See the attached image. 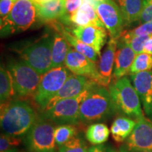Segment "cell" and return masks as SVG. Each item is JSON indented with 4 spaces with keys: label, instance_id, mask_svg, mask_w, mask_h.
I'll return each mask as SVG.
<instances>
[{
    "label": "cell",
    "instance_id": "e575fe53",
    "mask_svg": "<svg viewBox=\"0 0 152 152\" xmlns=\"http://www.w3.org/2000/svg\"><path fill=\"white\" fill-rule=\"evenodd\" d=\"M106 151H107V147L103 144H100V145H94L93 147H91L87 152H106Z\"/></svg>",
    "mask_w": 152,
    "mask_h": 152
},
{
    "label": "cell",
    "instance_id": "2e32d148",
    "mask_svg": "<svg viewBox=\"0 0 152 152\" xmlns=\"http://www.w3.org/2000/svg\"><path fill=\"white\" fill-rule=\"evenodd\" d=\"M136 55L130 46L118 39L113 72L114 80L120 79L130 74V68Z\"/></svg>",
    "mask_w": 152,
    "mask_h": 152
},
{
    "label": "cell",
    "instance_id": "f546056e",
    "mask_svg": "<svg viewBox=\"0 0 152 152\" xmlns=\"http://www.w3.org/2000/svg\"><path fill=\"white\" fill-rule=\"evenodd\" d=\"M149 37V36H135V37L121 36L119 39L130 46L136 53V54H139L144 52V45Z\"/></svg>",
    "mask_w": 152,
    "mask_h": 152
},
{
    "label": "cell",
    "instance_id": "277c9868",
    "mask_svg": "<svg viewBox=\"0 0 152 152\" xmlns=\"http://www.w3.org/2000/svg\"><path fill=\"white\" fill-rule=\"evenodd\" d=\"M7 69L12 78L15 99L33 98L42 75L21 59L9 60Z\"/></svg>",
    "mask_w": 152,
    "mask_h": 152
},
{
    "label": "cell",
    "instance_id": "7a4b0ae2",
    "mask_svg": "<svg viewBox=\"0 0 152 152\" xmlns=\"http://www.w3.org/2000/svg\"><path fill=\"white\" fill-rule=\"evenodd\" d=\"M117 113L109 89L96 84L80 106V122L83 124L104 121Z\"/></svg>",
    "mask_w": 152,
    "mask_h": 152
},
{
    "label": "cell",
    "instance_id": "d590c367",
    "mask_svg": "<svg viewBox=\"0 0 152 152\" xmlns=\"http://www.w3.org/2000/svg\"><path fill=\"white\" fill-rule=\"evenodd\" d=\"M144 52L152 54V35L149 36L144 47Z\"/></svg>",
    "mask_w": 152,
    "mask_h": 152
},
{
    "label": "cell",
    "instance_id": "8d00e7d4",
    "mask_svg": "<svg viewBox=\"0 0 152 152\" xmlns=\"http://www.w3.org/2000/svg\"><path fill=\"white\" fill-rule=\"evenodd\" d=\"M106 152H121L120 150H116L115 149H113V148H111V147H107V151Z\"/></svg>",
    "mask_w": 152,
    "mask_h": 152
},
{
    "label": "cell",
    "instance_id": "3957f363",
    "mask_svg": "<svg viewBox=\"0 0 152 152\" xmlns=\"http://www.w3.org/2000/svg\"><path fill=\"white\" fill-rule=\"evenodd\" d=\"M108 89L117 113L134 120L145 117L140 96L128 77L114 80Z\"/></svg>",
    "mask_w": 152,
    "mask_h": 152
},
{
    "label": "cell",
    "instance_id": "5b68a950",
    "mask_svg": "<svg viewBox=\"0 0 152 152\" xmlns=\"http://www.w3.org/2000/svg\"><path fill=\"white\" fill-rule=\"evenodd\" d=\"M39 19L33 0H16L8 16L1 19V36L25 31Z\"/></svg>",
    "mask_w": 152,
    "mask_h": 152
},
{
    "label": "cell",
    "instance_id": "4fadbf2b",
    "mask_svg": "<svg viewBox=\"0 0 152 152\" xmlns=\"http://www.w3.org/2000/svg\"><path fill=\"white\" fill-rule=\"evenodd\" d=\"M130 80L140 96L144 114L152 121V70L131 75Z\"/></svg>",
    "mask_w": 152,
    "mask_h": 152
},
{
    "label": "cell",
    "instance_id": "4316f807",
    "mask_svg": "<svg viewBox=\"0 0 152 152\" xmlns=\"http://www.w3.org/2000/svg\"><path fill=\"white\" fill-rule=\"evenodd\" d=\"M77 134V128L75 125H57L54 130V138L57 146L60 147L75 137Z\"/></svg>",
    "mask_w": 152,
    "mask_h": 152
},
{
    "label": "cell",
    "instance_id": "60d3db41",
    "mask_svg": "<svg viewBox=\"0 0 152 152\" xmlns=\"http://www.w3.org/2000/svg\"><path fill=\"white\" fill-rule=\"evenodd\" d=\"M93 1H94V2H95V1H101V0H93Z\"/></svg>",
    "mask_w": 152,
    "mask_h": 152
},
{
    "label": "cell",
    "instance_id": "7402d4cb",
    "mask_svg": "<svg viewBox=\"0 0 152 152\" xmlns=\"http://www.w3.org/2000/svg\"><path fill=\"white\" fill-rule=\"evenodd\" d=\"M115 1L122 11L125 26L139 22L144 0H115Z\"/></svg>",
    "mask_w": 152,
    "mask_h": 152
},
{
    "label": "cell",
    "instance_id": "83f0119b",
    "mask_svg": "<svg viewBox=\"0 0 152 152\" xmlns=\"http://www.w3.org/2000/svg\"><path fill=\"white\" fill-rule=\"evenodd\" d=\"M86 142L80 137H75L58 148V152H87Z\"/></svg>",
    "mask_w": 152,
    "mask_h": 152
},
{
    "label": "cell",
    "instance_id": "ffe728a7",
    "mask_svg": "<svg viewBox=\"0 0 152 152\" xmlns=\"http://www.w3.org/2000/svg\"><path fill=\"white\" fill-rule=\"evenodd\" d=\"M35 4L39 20L42 22L53 23L61 20L65 15L64 0H49Z\"/></svg>",
    "mask_w": 152,
    "mask_h": 152
},
{
    "label": "cell",
    "instance_id": "cb8c5ba5",
    "mask_svg": "<svg viewBox=\"0 0 152 152\" xmlns=\"http://www.w3.org/2000/svg\"><path fill=\"white\" fill-rule=\"evenodd\" d=\"M110 132L106 124L94 123L89 125L85 131V137L92 145H100L107 141Z\"/></svg>",
    "mask_w": 152,
    "mask_h": 152
},
{
    "label": "cell",
    "instance_id": "ba28073f",
    "mask_svg": "<svg viewBox=\"0 0 152 152\" xmlns=\"http://www.w3.org/2000/svg\"><path fill=\"white\" fill-rule=\"evenodd\" d=\"M71 74V72L64 66L53 68L42 75L37 90L33 96L34 103L40 112L46 109L49 102L61 90Z\"/></svg>",
    "mask_w": 152,
    "mask_h": 152
},
{
    "label": "cell",
    "instance_id": "d6a6232c",
    "mask_svg": "<svg viewBox=\"0 0 152 152\" xmlns=\"http://www.w3.org/2000/svg\"><path fill=\"white\" fill-rule=\"evenodd\" d=\"M152 20V0H144L143 7L140 15V24Z\"/></svg>",
    "mask_w": 152,
    "mask_h": 152
},
{
    "label": "cell",
    "instance_id": "4dcf8cb0",
    "mask_svg": "<svg viewBox=\"0 0 152 152\" xmlns=\"http://www.w3.org/2000/svg\"><path fill=\"white\" fill-rule=\"evenodd\" d=\"M152 35V20L140 24L134 29L125 30L121 34L123 37H135V36H151Z\"/></svg>",
    "mask_w": 152,
    "mask_h": 152
},
{
    "label": "cell",
    "instance_id": "603a6c76",
    "mask_svg": "<svg viewBox=\"0 0 152 152\" xmlns=\"http://www.w3.org/2000/svg\"><path fill=\"white\" fill-rule=\"evenodd\" d=\"M71 48V45L60 33L56 32L53 34L52 68L65 66L66 56Z\"/></svg>",
    "mask_w": 152,
    "mask_h": 152
},
{
    "label": "cell",
    "instance_id": "836d02e7",
    "mask_svg": "<svg viewBox=\"0 0 152 152\" xmlns=\"http://www.w3.org/2000/svg\"><path fill=\"white\" fill-rule=\"evenodd\" d=\"M16 0H0V16L1 19L8 16L14 7Z\"/></svg>",
    "mask_w": 152,
    "mask_h": 152
},
{
    "label": "cell",
    "instance_id": "74e56055",
    "mask_svg": "<svg viewBox=\"0 0 152 152\" xmlns=\"http://www.w3.org/2000/svg\"><path fill=\"white\" fill-rule=\"evenodd\" d=\"M119 150L121 152H152V151H126V150L121 149V148H120Z\"/></svg>",
    "mask_w": 152,
    "mask_h": 152
},
{
    "label": "cell",
    "instance_id": "8992f818",
    "mask_svg": "<svg viewBox=\"0 0 152 152\" xmlns=\"http://www.w3.org/2000/svg\"><path fill=\"white\" fill-rule=\"evenodd\" d=\"M53 35L46 34L19 51L20 59L43 75L52 65Z\"/></svg>",
    "mask_w": 152,
    "mask_h": 152
},
{
    "label": "cell",
    "instance_id": "5bb4252c",
    "mask_svg": "<svg viewBox=\"0 0 152 152\" xmlns=\"http://www.w3.org/2000/svg\"><path fill=\"white\" fill-rule=\"evenodd\" d=\"M95 83H97L89 79L88 77L72 73L66 80L61 90L49 102L45 109H50L61 100L75 97Z\"/></svg>",
    "mask_w": 152,
    "mask_h": 152
},
{
    "label": "cell",
    "instance_id": "d4e9b609",
    "mask_svg": "<svg viewBox=\"0 0 152 152\" xmlns=\"http://www.w3.org/2000/svg\"><path fill=\"white\" fill-rule=\"evenodd\" d=\"M14 90L12 78L9 70L2 65L0 68V101L1 104L10 102L14 99Z\"/></svg>",
    "mask_w": 152,
    "mask_h": 152
},
{
    "label": "cell",
    "instance_id": "52a82bcc",
    "mask_svg": "<svg viewBox=\"0 0 152 152\" xmlns=\"http://www.w3.org/2000/svg\"><path fill=\"white\" fill-rule=\"evenodd\" d=\"M96 84L98 83L89 87L75 97L59 101L50 109L41 111L39 115L58 125L80 124V106L92 87Z\"/></svg>",
    "mask_w": 152,
    "mask_h": 152
},
{
    "label": "cell",
    "instance_id": "30bf717a",
    "mask_svg": "<svg viewBox=\"0 0 152 152\" xmlns=\"http://www.w3.org/2000/svg\"><path fill=\"white\" fill-rule=\"evenodd\" d=\"M94 6L99 17L109 31L110 37L118 39L125 26L122 11L114 0L95 1Z\"/></svg>",
    "mask_w": 152,
    "mask_h": 152
},
{
    "label": "cell",
    "instance_id": "e0dca14e",
    "mask_svg": "<svg viewBox=\"0 0 152 152\" xmlns=\"http://www.w3.org/2000/svg\"><path fill=\"white\" fill-rule=\"evenodd\" d=\"M118 40V39L110 38L99 61L98 71L100 77V85L107 88L111 83Z\"/></svg>",
    "mask_w": 152,
    "mask_h": 152
},
{
    "label": "cell",
    "instance_id": "9c48e42d",
    "mask_svg": "<svg viewBox=\"0 0 152 152\" xmlns=\"http://www.w3.org/2000/svg\"><path fill=\"white\" fill-rule=\"evenodd\" d=\"M54 124L39 117L23 138L24 147L28 152H56L54 138Z\"/></svg>",
    "mask_w": 152,
    "mask_h": 152
},
{
    "label": "cell",
    "instance_id": "f35d334b",
    "mask_svg": "<svg viewBox=\"0 0 152 152\" xmlns=\"http://www.w3.org/2000/svg\"><path fill=\"white\" fill-rule=\"evenodd\" d=\"M35 3H42V2H45V1H49V0H33Z\"/></svg>",
    "mask_w": 152,
    "mask_h": 152
},
{
    "label": "cell",
    "instance_id": "9a60e30c",
    "mask_svg": "<svg viewBox=\"0 0 152 152\" xmlns=\"http://www.w3.org/2000/svg\"><path fill=\"white\" fill-rule=\"evenodd\" d=\"M72 33L82 42L92 47L101 56V52L107 40L106 28L97 26H77L72 30Z\"/></svg>",
    "mask_w": 152,
    "mask_h": 152
},
{
    "label": "cell",
    "instance_id": "6da1fadb",
    "mask_svg": "<svg viewBox=\"0 0 152 152\" xmlns=\"http://www.w3.org/2000/svg\"><path fill=\"white\" fill-rule=\"evenodd\" d=\"M39 117L27 100L13 99L1 104L0 123L3 133L23 139Z\"/></svg>",
    "mask_w": 152,
    "mask_h": 152
},
{
    "label": "cell",
    "instance_id": "ab89813d",
    "mask_svg": "<svg viewBox=\"0 0 152 152\" xmlns=\"http://www.w3.org/2000/svg\"><path fill=\"white\" fill-rule=\"evenodd\" d=\"M0 152H4V151H0ZM12 152H20V151H19V150L18 149V150H16V151H12Z\"/></svg>",
    "mask_w": 152,
    "mask_h": 152
},
{
    "label": "cell",
    "instance_id": "ac0fdd59",
    "mask_svg": "<svg viewBox=\"0 0 152 152\" xmlns=\"http://www.w3.org/2000/svg\"><path fill=\"white\" fill-rule=\"evenodd\" d=\"M65 24H73L77 26H97L105 27L99 17L91 0H84L83 5L77 11L68 17Z\"/></svg>",
    "mask_w": 152,
    "mask_h": 152
},
{
    "label": "cell",
    "instance_id": "8fae6325",
    "mask_svg": "<svg viewBox=\"0 0 152 152\" xmlns=\"http://www.w3.org/2000/svg\"><path fill=\"white\" fill-rule=\"evenodd\" d=\"M136 121L132 132L121 148L128 151H152V121L146 117Z\"/></svg>",
    "mask_w": 152,
    "mask_h": 152
},
{
    "label": "cell",
    "instance_id": "7c38bea8",
    "mask_svg": "<svg viewBox=\"0 0 152 152\" xmlns=\"http://www.w3.org/2000/svg\"><path fill=\"white\" fill-rule=\"evenodd\" d=\"M65 66L72 73L85 76L100 85V77L98 65L81 53L71 48L66 56Z\"/></svg>",
    "mask_w": 152,
    "mask_h": 152
},
{
    "label": "cell",
    "instance_id": "d6986e66",
    "mask_svg": "<svg viewBox=\"0 0 152 152\" xmlns=\"http://www.w3.org/2000/svg\"><path fill=\"white\" fill-rule=\"evenodd\" d=\"M52 23L53 28H54L56 32L60 33L63 37L65 38L74 49L88 57L94 62H97L98 58H99L100 56L92 47L82 42L80 39L76 37L73 33H71V32L68 30L67 28L65 27L64 24L56 22H53Z\"/></svg>",
    "mask_w": 152,
    "mask_h": 152
},
{
    "label": "cell",
    "instance_id": "f1b7e54d",
    "mask_svg": "<svg viewBox=\"0 0 152 152\" xmlns=\"http://www.w3.org/2000/svg\"><path fill=\"white\" fill-rule=\"evenodd\" d=\"M23 139L15 137L1 133L0 137V151L12 152L18 150L17 147L22 143Z\"/></svg>",
    "mask_w": 152,
    "mask_h": 152
},
{
    "label": "cell",
    "instance_id": "44dd1931",
    "mask_svg": "<svg viewBox=\"0 0 152 152\" xmlns=\"http://www.w3.org/2000/svg\"><path fill=\"white\" fill-rule=\"evenodd\" d=\"M136 124V120L130 117H118L114 120L110 129L113 140L117 142H124L132 132Z\"/></svg>",
    "mask_w": 152,
    "mask_h": 152
},
{
    "label": "cell",
    "instance_id": "1f68e13d",
    "mask_svg": "<svg viewBox=\"0 0 152 152\" xmlns=\"http://www.w3.org/2000/svg\"><path fill=\"white\" fill-rule=\"evenodd\" d=\"M84 0H64L65 6V15L61 19L63 23H65L68 17L75 13L83 5Z\"/></svg>",
    "mask_w": 152,
    "mask_h": 152
},
{
    "label": "cell",
    "instance_id": "484cf974",
    "mask_svg": "<svg viewBox=\"0 0 152 152\" xmlns=\"http://www.w3.org/2000/svg\"><path fill=\"white\" fill-rule=\"evenodd\" d=\"M152 70V54L142 52L137 54L130 68V75Z\"/></svg>",
    "mask_w": 152,
    "mask_h": 152
}]
</instances>
